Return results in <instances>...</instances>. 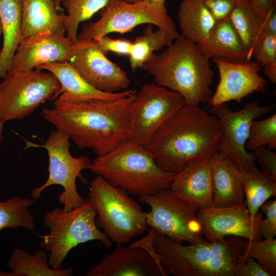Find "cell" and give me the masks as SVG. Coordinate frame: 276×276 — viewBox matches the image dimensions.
I'll use <instances>...</instances> for the list:
<instances>
[{"label": "cell", "mask_w": 276, "mask_h": 276, "mask_svg": "<svg viewBox=\"0 0 276 276\" xmlns=\"http://www.w3.org/2000/svg\"><path fill=\"white\" fill-rule=\"evenodd\" d=\"M136 94L114 101L91 99L66 101L57 98L43 118L64 132L80 149L105 154L128 139L129 110Z\"/></svg>", "instance_id": "obj_1"}, {"label": "cell", "mask_w": 276, "mask_h": 276, "mask_svg": "<svg viewBox=\"0 0 276 276\" xmlns=\"http://www.w3.org/2000/svg\"><path fill=\"white\" fill-rule=\"evenodd\" d=\"M222 135L216 116L199 105L185 104L144 147L160 168L175 174L191 163L212 157Z\"/></svg>", "instance_id": "obj_2"}, {"label": "cell", "mask_w": 276, "mask_h": 276, "mask_svg": "<svg viewBox=\"0 0 276 276\" xmlns=\"http://www.w3.org/2000/svg\"><path fill=\"white\" fill-rule=\"evenodd\" d=\"M160 53L154 54L143 68L154 82L177 92L185 104L199 105L209 101L215 73L210 59L196 44L180 35Z\"/></svg>", "instance_id": "obj_3"}, {"label": "cell", "mask_w": 276, "mask_h": 276, "mask_svg": "<svg viewBox=\"0 0 276 276\" xmlns=\"http://www.w3.org/2000/svg\"><path fill=\"white\" fill-rule=\"evenodd\" d=\"M150 243L167 275L237 276L243 238L228 236L222 242L183 244L150 229Z\"/></svg>", "instance_id": "obj_4"}, {"label": "cell", "mask_w": 276, "mask_h": 276, "mask_svg": "<svg viewBox=\"0 0 276 276\" xmlns=\"http://www.w3.org/2000/svg\"><path fill=\"white\" fill-rule=\"evenodd\" d=\"M88 169L138 197L170 189L175 175L160 168L144 146L128 140L108 153L97 155Z\"/></svg>", "instance_id": "obj_5"}, {"label": "cell", "mask_w": 276, "mask_h": 276, "mask_svg": "<svg viewBox=\"0 0 276 276\" xmlns=\"http://www.w3.org/2000/svg\"><path fill=\"white\" fill-rule=\"evenodd\" d=\"M88 194L97 226L116 245L128 243L147 230L146 212L124 189L97 175Z\"/></svg>", "instance_id": "obj_6"}, {"label": "cell", "mask_w": 276, "mask_h": 276, "mask_svg": "<svg viewBox=\"0 0 276 276\" xmlns=\"http://www.w3.org/2000/svg\"><path fill=\"white\" fill-rule=\"evenodd\" d=\"M97 212L88 198L79 206L68 211L57 207L46 213L43 223L49 228L48 234L39 236L41 248L49 253V264L55 269L61 268L69 252L79 244L101 241L107 248L112 241L96 223Z\"/></svg>", "instance_id": "obj_7"}, {"label": "cell", "mask_w": 276, "mask_h": 276, "mask_svg": "<svg viewBox=\"0 0 276 276\" xmlns=\"http://www.w3.org/2000/svg\"><path fill=\"white\" fill-rule=\"evenodd\" d=\"M143 24L155 26L173 40L180 36L166 6L156 7L142 0H108L95 22L85 23L78 35L79 40H98L111 33H125Z\"/></svg>", "instance_id": "obj_8"}, {"label": "cell", "mask_w": 276, "mask_h": 276, "mask_svg": "<svg viewBox=\"0 0 276 276\" xmlns=\"http://www.w3.org/2000/svg\"><path fill=\"white\" fill-rule=\"evenodd\" d=\"M0 83V116L5 122L24 118L41 104L57 98L60 83L51 73L37 68L9 71Z\"/></svg>", "instance_id": "obj_9"}, {"label": "cell", "mask_w": 276, "mask_h": 276, "mask_svg": "<svg viewBox=\"0 0 276 276\" xmlns=\"http://www.w3.org/2000/svg\"><path fill=\"white\" fill-rule=\"evenodd\" d=\"M70 139L63 131L57 129L51 131L44 144L28 142L29 147H42L49 157V175L46 181L32 190L33 198H39L42 192L53 185L61 186L63 189L58 197L64 211L80 206L84 200L77 189L76 179L80 177L81 171L88 169L91 160L86 155L75 157L70 153Z\"/></svg>", "instance_id": "obj_10"}, {"label": "cell", "mask_w": 276, "mask_h": 276, "mask_svg": "<svg viewBox=\"0 0 276 276\" xmlns=\"http://www.w3.org/2000/svg\"><path fill=\"white\" fill-rule=\"evenodd\" d=\"M138 201L151 208L146 213V222L150 229L181 243L193 244L206 241L198 211L170 189L139 196Z\"/></svg>", "instance_id": "obj_11"}, {"label": "cell", "mask_w": 276, "mask_h": 276, "mask_svg": "<svg viewBox=\"0 0 276 276\" xmlns=\"http://www.w3.org/2000/svg\"><path fill=\"white\" fill-rule=\"evenodd\" d=\"M182 96L155 83H145L130 104L128 140L145 146L157 129L184 105Z\"/></svg>", "instance_id": "obj_12"}, {"label": "cell", "mask_w": 276, "mask_h": 276, "mask_svg": "<svg viewBox=\"0 0 276 276\" xmlns=\"http://www.w3.org/2000/svg\"><path fill=\"white\" fill-rule=\"evenodd\" d=\"M275 104L261 105L256 101L247 102L238 111L231 110L226 103L211 108V112L220 124L222 135L218 152L229 160L241 172L257 167L252 152L245 144L252 122L270 112Z\"/></svg>", "instance_id": "obj_13"}, {"label": "cell", "mask_w": 276, "mask_h": 276, "mask_svg": "<svg viewBox=\"0 0 276 276\" xmlns=\"http://www.w3.org/2000/svg\"><path fill=\"white\" fill-rule=\"evenodd\" d=\"M68 62L95 88L106 93L124 90L130 85L127 73L111 61L96 40H79L74 43Z\"/></svg>", "instance_id": "obj_14"}, {"label": "cell", "mask_w": 276, "mask_h": 276, "mask_svg": "<svg viewBox=\"0 0 276 276\" xmlns=\"http://www.w3.org/2000/svg\"><path fill=\"white\" fill-rule=\"evenodd\" d=\"M197 215L208 241L222 242L228 236L249 241L262 239L260 224L263 215L258 212L255 217L251 216L245 200L228 206L212 205L198 211Z\"/></svg>", "instance_id": "obj_15"}, {"label": "cell", "mask_w": 276, "mask_h": 276, "mask_svg": "<svg viewBox=\"0 0 276 276\" xmlns=\"http://www.w3.org/2000/svg\"><path fill=\"white\" fill-rule=\"evenodd\" d=\"M218 70L219 81L208 102L211 108L231 101L240 102L256 91L265 92L267 82L260 76L262 66L256 61L233 62L212 59Z\"/></svg>", "instance_id": "obj_16"}, {"label": "cell", "mask_w": 276, "mask_h": 276, "mask_svg": "<svg viewBox=\"0 0 276 276\" xmlns=\"http://www.w3.org/2000/svg\"><path fill=\"white\" fill-rule=\"evenodd\" d=\"M86 276H166L147 241L136 245H117L114 250L105 255L100 262L85 273Z\"/></svg>", "instance_id": "obj_17"}, {"label": "cell", "mask_w": 276, "mask_h": 276, "mask_svg": "<svg viewBox=\"0 0 276 276\" xmlns=\"http://www.w3.org/2000/svg\"><path fill=\"white\" fill-rule=\"evenodd\" d=\"M74 42L64 33L43 32L20 40L9 71H28L68 61Z\"/></svg>", "instance_id": "obj_18"}, {"label": "cell", "mask_w": 276, "mask_h": 276, "mask_svg": "<svg viewBox=\"0 0 276 276\" xmlns=\"http://www.w3.org/2000/svg\"><path fill=\"white\" fill-rule=\"evenodd\" d=\"M170 189L197 211L213 205L211 157L191 163L175 174Z\"/></svg>", "instance_id": "obj_19"}, {"label": "cell", "mask_w": 276, "mask_h": 276, "mask_svg": "<svg viewBox=\"0 0 276 276\" xmlns=\"http://www.w3.org/2000/svg\"><path fill=\"white\" fill-rule=\"evenodd\" d=\"M36 68L47 71L56 77L60 85L57 98L66 101L91 99L114 101L135 91L126 89L116 93H106L100 90L85 81L68 61L49 63Z\"/></svg>", "instance_id": "obj_20"}, {"label": "cell", "mask_w": 276, "mask_h": 276, "mask_svg": "<svg viewBox=\"0 0 276 276\" xmlns=\"http://www.w3.org/2000/svg\"><path fill=\"white\" fill-rule=\"evenodd\" d=\"M66 18L55 0H22L20 40L46 31L65 33Z\"/></svg>", "instance_id": "obj_21"}, {"label": "cell", "mask_w": 276, "mask_h": 276, "mask_svg": "<svg viewBox=\"0 0 276 276\" xmlns=\"http://www.w3.org/2000/svg\"><path fill=\"white\" fill-rule=\"evenodd\" d=\"M196 46L205 56L233 62L248 60L245 49L229 18L217 22L206 38Z\"/></svg>", "instance_id": "obj_22"}, {"label": "cell", "mask_w": 276, "mask_h": 276, "mask_svg": "<svg viewBox=\"0 0 276 276\" xmlns=\"http://www.w3.org/2000/svg\"><path fill=\"white\" fill-rule=\"evenodd\" d=\"M213 205L225 207L245 200L237 169L225 157L216 152L211 157Z\"/></svg>", "instance_id": "obj_23"}, {"label": "cell", "mask_w": 276, "mask_h": 276, "mask_svg": "<svg viewBox=\"0 0 276 276\" xmlns=\"http://www.w3.org/2000/svg\"><path fill=\"white\" fill-rule=\"evenodd\" d=\"M22 0H0L3 44L0 51V79L10 70L20 41Z\"/></svg>", "instance_id": "obj_24"}, {"label": "cell", "mask_w": 276, "mask_h": 276, "mask_svg": "<svg viewBox=\"0 0 276 276\" xmlns=\"http://www.w3.org/2000/svg\"><path fill=\"white\" fill-rule=\"evenodd\" d=\"M229 19L238 34L248 60L253 58L265 35L264 19L249 0H240Z\"/></svg>", "instance_id": "obj_25"}, {"label": "cell", "mask_w": 276, "mask_h": 276, "mask_svg": "<svg viewBox=\"0 0 276 276\" xmlns=\"http://www.w3.org/2000/svg\"><path fill=\"white\" fill-rule=\"evenodd\" d=\"M178 20L180 35L196 44L204 41L217 23L203 0H182Z\"/></svg>", "instance_id": "obj_26"}, {"label": "cell", "mask_w": 276, "mask_h": 276, "mask_svg": "<svg viewBox=\"0 0 276 276\" xmlns=\"http://www.w3.org/2000/svg\"><path fill=\"white\" fill-rule=\"evenodd\" d=\"M10 272L0 270V276H71L73 268L55 269L49 264V253L41 248L31 255L19 248L14 249L7 262Z\"/></svg>", "instance_id": "obj_27"}, {"label": "cell", "mask_w": 276, "mask_h": 276, "mask_svg": "<svg viewBox=\"0 0 276 276\" xmlns=\"http://www.w3.org/2000/svg\"><path fill=\"white\" fill-rule=\"evenodd\" d=\"M237 173L242 185L249 212L255 217L264 202L276 196V178L257 167L243 172L237 170Z\"/></svg>", "instance_id": "obj_28"}, {"label": "cell", "mask_w": 276, "mask_h": 276, "mask_svg": "<svg viewBox=\"0 0 276 276\" xmlns=\"http://www.w3.org/2000/svg\"><path fill=\"white\" fill-rule=\"evenodd\" d=\"M173 41L165 32L159 29L154 31L152 25H149L144 30L143 34L132 42V49L128 55L132 71L143 68L155 51L169 45Z\"/></svg>", "instance_id": "obj_29"}, {"label": "cell", "mask_w": 276, "mask_h": 276, "mask_svg": "<svg viewBox=\"0 0 276 276\" xmlns=\"http://www.w3.org/2000/svg\"><path fill=\"white\" fill-rule=\"evenodd\" d=\"M35 200L34 198L12 196L6 201H0V231L6 228L18 227L35 231V216L29 208Z\"/></svg>", "instance_id": "obj_30"}, {"label": "cell", "mask_w": 276, "mask_h": 276, "mask_svg": "<svg viewBox=\"0 0 276 276\" xmlns=\"http://www.w3.org/2000/svg\"><path fill=\"white\" fill-rule=\"evenodd\" d=\"M108 0H62L67 18L64 26L66 35L75 43L78 39V30L81 22L89 20L103 9Z\"/></svg>", "instance_id": "obj_31"}, {"label": "cell", "mask_w": 276, "mask_h": 276, "mask_svg": "<svg viewBox=\"0 0 276 276\" xmlns=\"http://www.w3.org/2000/svg\"><path fill=\"white\" fill-rule=\"evenodd\" d=\"M241 254L256 260L270 276L276 275V239L274 237L259 241L244 239L242 244Z\"/></svg>", "instance_id": "obj_32"}, {"label": "cell", "mask_w": 276, "mask_h": 276, "mask_svg": "<svg viewBox=\"0 0 276 276\" xmlns=\"http://www.w3.org/2000/svg\"><path fill=\"white\" fill-rule=\"evenodd\" d=\"M266 146L270 149L276 148V114L262 120L252 122L245 144L248 151L257 147Z\"/></svg>", "instance_id": "obj_33"}, {"label": "cell", "mask_w": 276, "mask_h": 276, "mask_svg": "<svg viewBox=\"0 0 276 276\" xmlns=\"http://www.w3.org/2000/svg\"><path fill=\"white\" fill-rule=\"evenodd\" d=\"M260 208L266 215L260 224V231L264 239L275 237L276 235V200H267Z\"/></svg>", "instance_id": "obj_34"}, {"label": "cell", "mask_w": 276, "mask_h": 276, "mask_svg": "<svg viewBox=\"0 0 276 276\" xmlns=\"http://www.w3.org/2000/svg\"><path fill=\"white\" fill-rule=\"evenodd\" d=\"M254 57L262 67L276 63V35L265 34Z\"/></svg>", "instance_id": "obj_35"}, {"label": "cell", "mask_w": 276, "mask_h": 276, "mask_svg": "<svg viewBox=\"0 0 276 276\" xmlns=\"http://www.w3.org/2000/svg\"><path fill=\"white\" fill-rule=\"evenodd\" d=\"M255 160L260 165L261 171L276 178V153L266 146L257 147L253 151Z\"/></svg>", "instance_id": "obj_36"}, {"label": "cell", "mask_w": 276, "mask_h": 276, "mask_svg": "<svg viewBox=\"0 0 276 276\" xmlns=\"http://www.w3.org/2000/svg\"><path fill=\"white\" fill-rule=\"evenodd\" d=\"M96 40L105 53L110 52L120 55L128 56L132 46V42L130 40L114 39L108 35H104Z\"/></svg>", "instance_id": "obj_37"}, {"label": "cell", "mask_w": 276, "mask_h": 276, "mask_svg": "<svg viewBox=\"0 0 276 276\" xmlns=\"http://www.w3.org/2000/svg\"><path fill=\"white\" fill-rule=\"evenodd\" d=\"M240 0H203L217 22L229 18Z\"/></svg>", "instance_id": "obj_38"}, {"label": "cell", "mask_w": 276, "mask_h": 276, "mask_svg": "<svg viewBox=\"0 0 276 276\" xmlns=\"http://www.w3.org/2000/svg\"><path fill=\"white\" fill-rule=\"evenodd\" d=\"M236 270L237 276H270L255 259L241 254L238 259Z\"/></svg>", "instance_id": "obj_39"}, {"label": "cell", "mask_w": 276, "mask_h": 276, "mask_svg": "<svg viewBox=\"0 0 276 276\" xmlns=\"http://www.w3.org/2000/svg\"><path fill=\"white\" fill-rule=\"evenodd\" d=\"M254 8L264 19L275 5L276 0H249Z\"/></svg>", "instance_id": "obj_40"}, {"label": "cell", "mask_w": 276, "mask_h": 276, "mask_svg": "<svg viewBox=\"0 0 276 276\" xmlns=\"http://www.w3.org/2000/svg\"><path fill=\"white\" fill-rule=\"evenodd\" d=\"M264 29L266 34L276 35L275 5L270 10L265 18Z\"/></svg>", "instance_id": "obj_41"}, {"label": "cell", "mask_w": 276, "mask_h": 276, "mask_svg": "<svg viewBox=\"0 0 276 276\" xmlns=\"http://www.w3.org/2000/svg\"><path fill=\"white\" fill-rule=\"evenodd\" d=\"M144 2L156 7H164L165 5L166 0H142Z\"/></svg>", "instance_id": "obj_42"}, {"label": "cell", "mask_w": 276, "mask_h": 276, "mask_svg": "<svg viewBox=\"0 0 276 276\" xmlns=\"http://www.w3.org/2000/svg\"><path fill=\"white\" fill-rule=\"evenodd\" d=\"M5 123L6 122L2 119V118L0 116V143L2 141L3 127Z\"/></svg>", "instance_id": "obj_43"}, {"label": "cell", "mask_w": 276, "mask_h": 276, "mask_svg": "<svg viewBox=\"0 0 276 276\" xmlns=\"http://www.w3.org/2000/svg\"><path fill=\"white\" fill-rule=\"evenodd\" d=\"M61 1L62 0H55V2L58 10L62 11L63 9L61 7Z\"/></svg>", "instance_id": "obj_44"}, {"label": "cell", "mask_w": 276, "mask_h": 276, "mask_svg": "<svg viewBox=\"0 0 276 276\" xmlns=\"http://www.w3.org/2000/svg\"><path fill=\"white\" fill-rule=\"evenodd\" d=\"M2 34V26L1 19L0 17V36Z\"/></svg>", "instance_id": "obj_45"}, {"label": "cell", "mask_w": 276, "mask_h": 276, "mask_svg": "<svg viewBox=\"0 0 276 276\" xmlns=\"http://www.w3.org/2000/svg\"><path fill=\"white\" fill-rule=\"evenodd\" d=\"M126 1H128V2L133 3V2L139 1L140 0H126Z\"/></svg>", "instance_id": "obj_46"}]
</instances>
